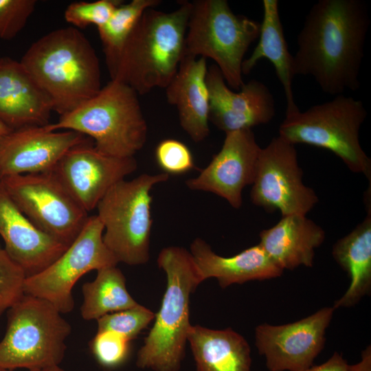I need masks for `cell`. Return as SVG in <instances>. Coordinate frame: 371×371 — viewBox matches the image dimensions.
Listing matches in <instances>:
<instances>
[{"mask_svg":"<svg viewBox=\"0 0 371 371\" xmlns=\"http://www.w3.org/2000/svg\"><path fill=\"white\" fill-rule=\"evenodd\" d=\"M370 23L361 0H319L308 12L297 37L293 74L313 78L326 93L360 87L359 74Z\"/></svg>","mask_w":371,"mask_h":371,"instance_id":"cell-1","label":"cell"},{"mask_svg":"<svg viewBox=\"0 0 371 371\" xmlns=\"http://www.w3.org/2000/svg\"><path fill=\"white\" fill-rule=\"evenodd\" d=\"M20 62L60 116L74 111L102 89L95 49L72 26L41 37L29 47Z\"/></svg>","mask_w":371,"mask_h":371,"instance_id":"cell-2","label":"cell"},{"mask_svg":"<svg viewBox=\"0 0 371 371\" xmlns=\"http://www.w3.org/2000/svg\"><path fill=\"white\" fill-rule=\"evenodd\" d=\"M192 2L184 1L172 12L150 8L128 36L111 80L131 87L138 95L166 88L185 56V39Z\"/></svg>","mask_w":371,"mask_h":371,"instance_id":"cell-3","label":"cell"},{"mask_svg":"<svg viewBox=\"0 0 371 371\" xmlns=\"http://www.w3.org/2000/svg\"><path fill=\"white\" fill-rule=\"evenodd\" d=\"M157 262L166 273V289L153 326L137 352L136 365L153 371H179L192 326L190 297L203 280L190 252L183 247H164Z\"/></svg>","mask_w":371,"mask_h":371,"instance_id":"cell-4","label":"cell"},{"mask_svg":"<svg viewBox=\"0 0 371 371\" xmlns=\"http://www.w3.org/2000/svg\"><path fill=\"white\" fill-rule=\"evenodd\" d=\"M45 128L80 133L91 137L99 152L120 158L133 157L144 146L148 135L138 94L116 80Z\"/></svg>","mask_w":371,"mask_h":371,"instance_id":"cell-5","label":"cell"},{"mask_svg":"<svg viewBox=\"0 0 371 371\" xmlns=\"http://www.w3.org/2000/svg\"><path fill=\"white\" fill-rule=\"evenodd\" d=\"M367 116L362 101L343 94L300 109L285 118L279 136L295 145L305 144L330 150L353 172L363 174L370 183L371 159L359 142V131Z\"/></svg>","mask_w":371,"mask_h":371,"instance_id":"cell-6","label":"cell"},{"mask_svg":"<svg viewBox=\"0 0 371 371\" xmlns=\"http://www.w3.org/2000/svg\"><path fill=\"white\" fill-rule=\"evenodd\" d=\"M71 327L62 313L42 298L25 294L7 311L0 341V366L12 371L60 366Z\"/></svg>","mask_w":371,"mask_h":371,"instance_id":"cell-7","label":"cell"},{"mask_svg":"<svg viewBox=\"0 0 371 371\" xmlns=\"http://www.w3.org/2000/svg\"><path fill=\"white\" fill-rule=\"evenodd\" d=\"M260 23L235 14L226 0L192 2L185 39V56L212 59L227 86L244 85L242 63L258 38Z\"/></svg>","mask_w":371,"mask_h":371,"instance_id":"cell-8","label":"cell"},{"mask_svg":"<svg viewBox=\"0 0 371 371\" xmlns=\"http://www.w3.org/2000/svg\"><path fill=\"white\" fill-rule=\"evenodd\" d=\"M168 177L164 172L144 173L130 181L123 179L98 203L96 215L104 226L103 241L118 262H148L153 225L150 191Z\"/></svg>","mask_w":371,"mask_h":371,"instance_id":"cell-9","label":"cell"},{"mask_svg":"<svg viewBox=\"0 0 371 371\" xmlns=\"http://www.w3.org/2000/svg\"><path fill=\"white\" fill-rule=\"evenodd\" d=\"M0 183L17 207L34 225L69 246L88 219L53 171L0 177Z\"/></svg>","mask_w":371,"mask_h":371,"instance_id":"cell-10","label":"cell"},{"mask_svg":"<svg viewBox=\"0 0 371 371\" xmlns=\"http://www.w3.org/2000/svg\"><path fill=\"white\" fill-rule=\"evenodd\" d=\"M104 226L97 215L88 217L66 250L42 271L27 277L25 294L48 301L62 314L74 307L72 289L87 273L116 266L117 260L103 241Z\"/></svg>","mask_w":371,"mask_h":371,"instance_id":"cell-11","label":"cell"},{"mask_svg":"<svg viewBox=\"0 0 371 371\" xmlns=\"http://www.w3.org/2000/svg\"><path fill=\"white\" fill-rule=\"evenodd\" d=\"M295 145L280 136L260 150L250 197L251 202L282 216L306 215L318 202L315 191L302 181Z\"/></svg>","mask_w":371,"mask_h":371,"instance_id":"cell-12","label":"cell"},{"mask_svg":"<svg viewBox=\"0 0 371 371\" xmlns=\"http://www.w3.org/2000/svg\"><path fill=\"white\" fill-rule=\"evenodd\" d=\"M335 308L324 307L295 322L271 325L255 330L258 352L266 359L269 371H304L313 366L324 347L326 331Z\"/></svg>","mask_w":371,"mask_h":371,"instance_id":"cell-13","label":"cell"},{"mask_svg":"<svg viewBox=\"0 0 371 371\" xmlns=\"http://www.w3.org/2000/svg\"><path fill=\"white\" fill-rule=\"evenodd\" d=\"M135 157L120 158L99 152L89 138L69 150L54 173L78 203L87 212L117 182L137 170Z\"/></svg>","mask_w":371,"mask_h":371,"instance_id":"cell-14","label":"cell"},{"mask_svg":"<svg viewBox=\"0 0 371 371\" xmlns=\"http://www.w3.org/2000/svg\"><path fill=\"white\" fill-rule=\"evenodd\" d=\"M260 150L251 129L226 133L219 152L186 184L192 190L214 193L238 209L243 189L254 182Z\"/></svg>","mask_w":371,"mask_h":371,"instance_id":"cell-15","label":"cell"},{"mask_svg":"<svg viewBox=\"0 0 371 371\" xmlns=\"http://www.w3.org/2000/svg\"><path fill=\"white\" fill-rule=\"evenodd\" d=\"M206 83L209 122L225 133L267 124L276 115L273 95L260 81L252 79L234 91L214 64L207 68Z\"/></svg>","mask_w":371,"mask_h":371,"instance_id":"cell-16","label":"cell"},{"mask_svg":"<svg viewBox=\"0 0 371 371\" xmlns=\"http://www.w3.org/2000/svg\"><path fill=\"white\" fill-rule=\"evenodd\" d=\"M89 137L74 131H49L45 126L12 130L0 143V177L51 172L63 155Z\"/></svg>","mask_w":371,"mask_h":371,"instance_id":"cell-17","label":"cell"},{"mask_svg":"<svg viewBox=\"0 0 371 371\" xmlns=\"http://www.w3.org/2000/svg\"><path fill=\"white\" fill-rule=\"evenodd\" d=\"M0 236L4 241V249L27 277L42 271L68 247L25 216L1 183Z\"/></svg>","mask_w":371,"mask_h":371,"instance_id":"cell-18","label":"cell"},{"mask_svg":"<svg viewBox=\"0 0 371 371\" xmlns=\"http://www.w3.org/2000/svg\"><path fill=\"white\" fill-rule=\"evenodd\" d=\"M52 104L25 67L0 58V122L12 130L49 124Z\"/></svg>","mask_w":371,"mask_h":371,"instance_id":"cell-19","label":"cell"},{"mask_svg":"<svg viewBox=\"0 0 371 371\" xmlns=\"http://www.w3.org/2000/svg\"><path fill=\"white\" fill-rule=\"evenodd\" d=\"M206 59L184 56L166 87L168 102L176 106L180 125L194 142L210 134Z\"/></svg>","mask_w":371,"mask_h":371,"instance_id":"cell-20","label":"cell"},{"mask_svg":"<svg viewBox=\"0 0 371 371\" xmlns=\"http://www.w3.org/2000/svg\"><path fill=\"white\" fill-rule=\"evenodd\" d=\"M190 252L202 280L214 278L223 289L233 284L276 278L283 273L259 244L224 257L212 251L204 240L196 238L190 245Z\"/></svg>","mask_w":371,"mask_h":371,"instance_id":"cell-21","label":"cell"},{"mask_svg":"<svg viewBox=\"0 0 371 371\" xmlns=\"http://www.w3.org/2000/svg\"><path fill=\"white\" fill-rule=\"evenodd\" d=\"M324 239V230L306 215L291 214L282 216L275 225L263 229L258 244L284 271L301 265L311 267L315 249Z\"/></svg>","mask_w":371,"mask_h":371,"instance_id":"cell-22","label":"cell"},{"mask_svg":"<svg viewBox=\"0 0 371 371\" xmlns=\"http://www.w3.org/2000/svg\"><path fill=\"white\" fill-rule=\"evenodd\" d=\"M368 209L365 219L333 245L332 254L348 273L350 282L345 293L335 302V309L356 305L371 290V205L366 196Z\"/></svg>","mask_w":371,"mask_h":371,"instance_id":"cell-23","label":"cell"},{"mask_svg":"<svg viewBox=\"0 0 371 371\" xmlns=\"http://www.w3.org/2000/svg\"><path fill=\"white\" fill-rule=\"evenodd\" d=\"M196 371H251V350L239 333L191 326L188 334Z\"/></svg>","mask_w":371,"mask_h":371,"instance_id":"cell-24","label":"cell"},{"mask_svg":"<svg viewBox=\"0 0 371 371\" xmlns=\"http://www.w3.org/2000/svg\"><path fill=\"white\" fill-rule=\"evenodd\" d=\"M263 17L260 23L258 43L250 56L242 63L243 75H248L261 59H267L273 65L286 98L285 114L299 110L293 93V59L284 37L277 0H263Z\"/></svg>","mask_w":371,"mask_h":371,"instance_id":"cell-25","label":"cell"},{"mask_svg":"<svg viewBox=\"0 0 371 371\" xmlns=\"http://www.w3.org/2000/svg\"><path fill=\"white\" fill-rule=\"evenodd\" d=\"M82 292L80 313L85 320H97L138 304L128 292L126 278L117 265L98 270L95 279L82 285Z\"/></svg>","mask_w":371,"mask_h":371,"instance_id":"cell-26","label":"cell"},{"mask_svg":"<svg viewBox=\"0 0 371 371\" xmlns=\"http://www.w3.org/2000/svg\"><path fill=\"white\" fill-rule=\"evenodd\" d=\"M159 0H132L121 3L107 21L98 27L111 78L113 77L122 48L136 23L148 8H156Z\"/></svg>","mask_w":371,"mask_h":371,"instance_id":"cell-27","label":"cell"},{"mask_svg":"<svg viewBox=\"0 0 371 371\" xmlns=\"http://www.w3.org/2000/svg\"><path fill=\"white\" fill-rule=\"evenodd\" d=\"M155 317V314L153 311L137 304L133 307L106 314L97 319L98 331L112 330L131 341Z\"/></svg>","mask_w":371,"mask_h":371,"instance_id":"cell-28","label":"cell"},{"mask_svg":"<svg viewBox=\"0 0 371 371\" xmlns=\"http://www.w3.org/2000/svg\"><path fill=\"white\" fill-rule=\"evenodd\" d=\"M27 275L0 245V317L25 295Z\"/></svg>","mask_w":371,"mask_h":371,"instance_id":"cell-29","label":"cell"},{"mask_svg":"<svg viewBox=\"0 0 371 371\" xmlns=\"http://www.w3.org/2000/svg\"><path fill=\"white\" fill-rule=\"evenodd\" d=\"M130 340L112 330H99L90 342V348L97 362L106 369H114L126 360Z\"/></svg>","mask_w":371,"mask_h":371,"instance_id":"cell-30","label":"cell"},{"mask_svg":"<svg viewBox=\"0 0 371 371\" xmlns=\"http://www.w3.org/2000/svg\"><path fill=\"white\" fill-rule=\"evenodd\" d=\"M122 2L119 0L73 2L65 9L64 16L67 23L78 28L90 25L99 27L107 21Z\"/></svg>","mask_w":371,"mask_h":371,"instance_id":"cell-31","label":"cell"},{"mask_svg":"<svg viewBox=\"0 0 371 371\" xmlns=\"http://www.w3.org/2000/svg\"><path fill=\"white\" fill-rule=\"evenodd\" d=\"M158 166L168 175H183L194 168L193 155L181 141L166 139L157 146L155 152Z\"/></svg>","mask_w":371,"mask_h":371,"instance_id":"cell-32","label":"cell"},{"mask_svg":"<svg viewBox=\"0 0 371 371\" xmlns=\"http://www.w3.org/2000/svg\"><path fill=\"white\" fill-rule=\"evenodd\" d=\"M36 5L35 0H0V38H14L25 26Z\"/></svg>","mask_w":371,"mask_h":371,"instance_id":"cell-33","label":"cell"},{"mask_svg":"<svg viewBox=\"0 0 371 371\" xmlns=\"http://www.w3.org/2000/svg\"><path fill=\"white\" fill-rule=\"evenodd\" d=\"M348 366L342 355L335 352L326 362L318 366H312L304 371H348Z\"/></svg>","mask_w":371,"mask_h":371,"instance_id":"cell-34","label":"cell"},{"mask_svg":"<svg viewBox=\"0 0 371 371\" xmlns=\"http://www.w3.org/2000/svg\"><path fill=\"white\" fill-rule=\"evenodd\" d=\"M348 371H371V346H368L361 352V361L354 365H349Z\"/></svg>","mask_w":371,"mask_h":371,"instance_id":"cell-35","label":"cell"},{"mask_svg":"<svg viewBox=\"0 0 371 371\" xmlns=\"http://www.w3.org/2000/svg\"><path fill=\"white\" fill-rule=\"evenodd\" d=\"M12 130L0 122V143Z\"/></svg>","mask_w":371,"mask_h":371,"instance_id":"cell-36","label":"cell"},{"mask_svg":"<svg viewBox=\"0 0 371 371\" xmlns=\"http://www.w3.org/2000/svg\"><path fill=\"white\" fill-rule=\"evenodd\" d=\"M29 371H67L60 368V366H52L41 370H29Z\"/></svg>","mask_w":371,"mask_h":371,"instance_id":"cell-37","label":"cell"},{"mask_svg":"<svg viewBox=\"0 0 371 371\" xmlns=\"http://www.w3.org/2000/svg\"><path fill=\"white\" fill-rule=\"evenodd\" d=\"M0 371H10V370L5 369V368H2L1 366H0Z\"/></svg>","mask_w":371,"mask_h":371,"instance_id":"cell-38","label":"cell"}]
</instances>
